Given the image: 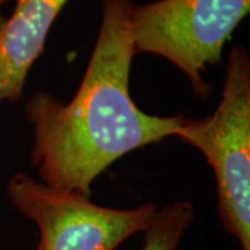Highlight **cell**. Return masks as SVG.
Instances as JSON below:
<instances>
[{
  "mask_svg": "<svg viewBox=\"0 0 250 250\" xmlns=\"http://www.w3.org/2000/svg\"><path fill=\"white\" fill-rule=\"evenodd\" d=\"M7 1H9V0H0V27H1V24L4 22V20H6L4 16H3V13H1V7H3L4 3H7Z\"/></svg>",
  "mask_w": 250,
  "mask_h": 250,
  "instance_id": "obj_7",
  "label": "cell"
},
{
  "mask_svg": "<svg viewBox=\"0 0 250 250\" xmlns=\"http://www.w3.org/2000/svg\"><path fill=\"white\" fill-rule=\"evenodd\" d=\"M132 9V0H102L98 39L70 102L36 92L25 104L34 128L31 163L47 187L90 196L103 171L128 153L174 136L184 118L147 114L131 96Z\"/></svg>",
  "mask_w": 250,
  "mask_h": 250,
  "instance_id": "obj_1",
  "label": "cell"
},
{
  "mask_svg": "<svg viewBox=\"0 0 250 250\" xmlns=\"http://www.w3.org/2000/svg\"><path fill=\"white\" fill-rule=\"evenodd\" d=\"M174 136L205 156L214 172L224 229L241 250H250V57L243 46L229 52L214 113L182 118Z\"/></svg>",
  "mask_w": 250,
  "mask_h": 250,
  "instance_id": "obj_2",
  "label": "cell"
},
{
  "mask_svg": "<svg viewBox=\"0 0 250 250\" xmlns=\"http://www.w3.org/2000/svg\"><path fill=\"white\" fill-rule=\"evenodd\" d=\"M35 250H42V249H41V248H39V246H36V249Z\"/></svg>",
  "mask_w": 250,
  "mask_h": 250,
  "instance_id": "obj_8",
  "label": "cell"
},
{
  "mask_svg": "<svg viewBox=\"0 0 250 250\" xmlns=\"http://www.w3.org/2000/svg\"><path fill=\"white\" fill-rule=\"evenodd\" d=\"M249 11L250 0H157L134 7L135 52L168 60L206 99L211 90L206 70L221 62L224 46Z\"/></svg>",
  "mask_w": 250,
  "mask_h": 250,
  "instance_id": "obj_3",
  "label": "cell"
},
{
  "mask_svg": "<svg viewBox=\"0 0 250 250\" xmlns=\"http://www.w3.org/2000/svg\"><path fill=\"white\" fill-rule=\"evenodd\" d=\"M68 0H16L0 27V102L17 103L28 75L43 53L46 39Z\"/></svg>",
  "mask_w": 250,
  "mask_h": 250,
  "instance_id": "obj_5",
  "label": "cell"
},
{
  "mask_svg": "<svg viewBox=\"0 0 250 250\" xmlns=\"http://www.w3.org/2000/svg\"><path fill=\"white\" fill-rule=\"evenodd\" d=\"M195 220V208L189 200H175L157 208L152 223L143 231L141 250H177L182 236Z\"/></svg>",
  "mask_w": 250,
  "mask_h": 250,
  "instance_id": "obj_6",
  "label": "cell"
},
{
  "mask_svg": "<svg viewBox=\"0 0 250 250\" xmlns=\"http://www.w3.org/2000/svg\"><path fill=\"white\" fill-rule=\"evenodd\" d=\"M7 196L36 224L42 250H116L132 235L143 232L157 211L153 203L126 210L96 205L90 196L47 187L25 172L10 178Z\"/></svg>",
  "mask_w": 250,
  "mask_h": 250,
  "instance_id": "obj_4",
  "label": "cell"
}]
</instances>
